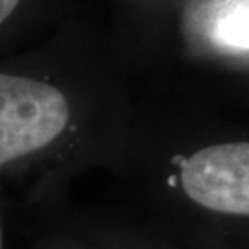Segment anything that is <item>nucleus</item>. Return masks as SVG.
<instances>
[{
  "mask_svg": "<svg viewBox=\"0 0 249 249\" xmlns=\"http://www.w3.org/2000/svg\"><path fill=\"white\" fill-rule=\"evenodd\" d=\"M137 76L100 15L74 18L0 57V190L20 201L69 192L78 176L111 174Z\"/></svg>",
  "mask_w": 249,
  "mask_h": 249,
  "instance_id": "obj_1",
  "label": "nucleus"
},
{
  "mask_svg": "<svg viewBox=\"0 0 249 249\" xmlns=\"http://www.w3.org/2000/svg\"><path fill=\"white\" fill-rule=\"evenodd\" d=\"M111 176L187 249H249V111L139 80Z\"/></svg>",
  "mask_w": 249,
  "mask_h": 249,
  "instance_id": "obj_2",
  "label": "nucleus"
},
{
  "mask_svg": "<svg viewBox=\"0 0 249 249\" xmlns=\"http://www.w3.org/2000/svg\"><path fill=\"white\" fill-rule=\"evenodd\" d=\"M135 76L249 111V0H166Z\"/></svg>",
  "mask_w": 249,
  "mask_h": 249,
  "instance_id": "obj_3",
  "label": "nucleus"
},
{
  "mask_svg": "<svg viewBox=\"0 0 249 249\" xmlns=\"http://www.w3.org/2000/svg\"><path fill=\"white\" fill-rule=\"evenodd\" d=\"M20 209L32 216L37 227L28 249H104L83 223L78 207L69 203L67 194L20 203Z\"/></svg>",
  "mask_w": 249,
  "mask_h": 249,
  "instance_id": "obj_4",
  "label": "nucleus"
},
{
  "mask_svg": "<svg viewBox=\"0 0 249 249\" xmlns=\"http://www.w3.org/2000/svg\"><path fill=\"white\" fill-rule=\"evenodd\" d=\"M83 223L104 249H187L131 211H89L78 207Z\"/></svg>",
  "mask_w": 249,
  "mask_h": 249,
  "instance_id": "obj_5",
  "label": "nucleus"
},
{
  "mask_svg": "<svg viewBox=\"0 0 249 249\" xmlns=\"http://www.w3.org/2000/svg\"><path fill=\"white\" fill-rule=\"evenodd\" d=\"M166 0H118L113 13L106 18L116 45L133 69L159 26Z\"/></svg>",
  "mask_w": 249,
  "mask_h": 249,
  "instance_id": "obj_6",
  "label": "nucleus"
},
{
  "mask_svg": "<svg viewBox=\"0 0 249 249\" xmlns=\"http://www.w3.org/2000/svg\"><path fill=\"white\" fill-rule=\"evenodd\" d=\"M11 194L0 190V249L8 248V218L13 209Z\"/></svg>",
  "mask_w": 249,
  "mask_h": 249,
  "instance_id": "obj_7",
  "label": "nucleus"
}]
</instances>
